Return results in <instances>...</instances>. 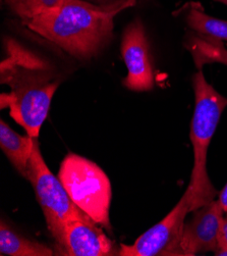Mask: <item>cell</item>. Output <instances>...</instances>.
Returning a JSON list of instances; mask_svg holds the SVG:
<instances>
[{"instance_id":"obj_3","label":"cell","mask_w":227,"mask_h":256,"mask_svg":"<svg viewBox=\"0 0 227 256\" xmlns=\"http://www.w3.org/2000/svg\"><path fill=\"white\" fill-rule=\"evenodd\" d=\"M193 87L195 110L191 124V141L194 148V168L188 188L192 190L198 210L218 195L207 172V152L221 114L227 108V98L207 82L202 70L194 74Z\"/></svg>"},{"instance_id":"obj_10","label":"cell","mask_w":227,"mask_h":256,"mask_svg":"<svg viewBox=\"0 0 227 256\" xmlns=\"http://www.w3.org/2000/svg\"><path fill=\"white\" fill-rule=\"evenodd\" d=\"M34 139L28 134L27 136L17 134L3 120H0V147L15 170L27 180L29 178Z\"/></svg>"},{"instance_id":"obj_13","label":"cell","mask_w":227,"mask_h":256,"mask_svg":"<svg viewBox=\"0 0 227 256\" xmlns=\"http://www.w3.org/2000/svg\"><path fill=\"white\" fill-rule=\"evenodd\" d=\"M186 20L189 27L197 34L227 41V20L208 16L196 6L190 8Z\"/></svg>"},{"instance_id":"obj_12","label":"cell","mask_w":227,"mask_h":256,"mask_svg":"<svg viewBox=\"0 0 227 256\" xmlns=\"http://www.w3.org/2000/svg\"><path fill=\"white\" fill-rule=\"evenodd\" d=\"M186 46L192 54L198 70H202L205 64L214 62L227 66V49L223 46L221 40L196 33L189 36Z\"/></svg>"},{"instance_id":"obj_2","label":"cell","mask_w":227,"mask_h":256,"mask_svg":"<svg viewBox=\"0 0 227 256\" xmlns=\"http://www.w3.org/2000/svg\"><path fill=\"white\" fill-rule=\"evenodd\" d=\"M136 2L117 0L113 4H93L82 0H67L60 8L23 24L74 58L89 60L112 39L114 18Z\"/></svg>"},{"instance_id":"obj_16","label":"cell","mask_w":227,"mask_h":256,"mask_svg":"<svg viewBox=\"0 0 227 256\" xmlns=\"http://www.w3.org/2000/svg\"><path fill=\"white\" fill-rule=\"evenodd\" d=\"M218 197H219L218 201L220 203V206L225 214V212H227V183L224 186V188L222 189V191L219 193Z\"/></svg>"},{"instance_id":"obj_7","label":"cell","mask_w":227,"mask_h":256,"mask_svg":"<svg viewBox=\"0 0 227 256\" xmlns=\"http://www.w3.org/2000/svg\"><path fill=\"white\" fill-rule=\"evenodd\" d=\"M121 56L128 68L123 86L136 92H148L154 88V70L150 46L141 20H135L123 32Z\"/></svg>"},{"instance_id":"obj_14","label":"cell","mask_w":227,"mask_h":256,"mask_svg":"<svg viewBox=\"0 0 227 256\" xmlns=\"http://www.w3.org/2000/svg\"><path fill=\"white\" fill-rule=\"evenodd\" d=\"M67 0H4L9 10L21 18L22 22L49 10L63 6Z\"/></svg>"},{"instance_id":"obj_9","label":"cell","mask_w":227,"mask_h":256,"mask_svg":"<svg viewBox=\"0 0 227 256\" xmlns=\"http://www.w3.org/2000/svg\"><path fill=\"white\" fill-rule=\"evenodd\" d=\"M97 224L94 220H84L67 222L58 247L60 253L69 256H110L118 253L115 243Z\"/></svg>"},{"instance_id":"obj_18","label":"cell","mask_w":227,"mask_h":256,"mask_svg":"<svg viewBox=\"0 0 227 256\" xmlns=\"http://www.w3.org/2000/svg\"><path fill=\"white\" fill-rule=\"evenodd\" d=\"M215 2H221L225 6H227V0H215Z\"/></svg>"},{"instance_id":"obj_1","label":"cell","mask_w":227,"mask_h":256,"mask_svg":"<svg viewBox=\"0 0 227 256\" xmlns=\"http://www.w3.org/2000/svg\"><path fill=\"white\" fill-rule=\"evenodd\" d=\"M6 56L0 64V81L10 92L0 97L1 110L8 108L10 116L27 134L38 138L53 96L61 84L60 74L51 62L17 40H5Z\"/></svg>"},{"instance_id":"obj_15","label":"cell","mask_w":227,"mask_h":256,"mask_svg":"<svg viewBox=\"0 0 227 256\" xmlns=\"http://www.w3.org/2000/svg\"><path fill=\"white\" fill-rule=\"evenodd\" d=\"M221 228H220V235H219V247L227 246V212L224 214ZM218 247V248H219Z\"/></svg>"},{"instance_id":"obj_17","label":"cell","mask_w":227,"mask_h":256,"mask_svg":"<svg viewBox=\"0 0 227 256\" xmlns=\"http://www.w3.org/2000/svg\"><path fill=\"white\" fill-rule=\"evenodd\" d=\"M91 2H95L99 4H107L110 0H91Z\"/></svg>"},{"instance_id":"obj_6","label":"cell","mask_w":227,"mask_h":256,"mask_svg":"<svg viewBox=\"0 0 227 256\" xmlns=\"http://www.w3.org/2000/svg\"><path fill=\"white\" fill-rule=\"evenodd\" d=\"M197 210L192 190L188 188L173 210L150 228L133 245L120 244V256H182L181 242L188 214Z\"/></svg>"},{"instance_id":"obj_4","label":"cell","mask_w":227,"mask_h":256,"mask_svg":"<svg viewBox=\"0 0 227 256\" xmlns=\"http://www.w3.org/2000/svg\"><path fill=\"white\" fill-rule=\"evenodd\" d=\"M58 178L75 206L111 232L109 210L112 189L104 170L95 162L69 153L61 162Z\"/></svg>"},{"instance_id":"obj_8","label":"cell","mask_w":227,"mask_h":256,"mask_svg":"<svg viewBox=\"0 0 227 256\" xmlns=\"http://www.w3.org/2000/svg\"><path fill=\"white\" fill-rule=\"evenodd\" d=\"M194 214L184 228L181 242L182 256L215 253L219 247L220 228L224 216L219 201L213 200L195 210Z\"/></svg>"},{"instance_id":"obj_5","label":"cell","mask_w":227,"mask_h":256,"mask_svg":"<svg viewBox=\"0 0 227 256\" xmlns=\"http://www.w3.org/2000/svg\"><path fill=\"white\" fill-rule=\"evenodd\" d=\"M28 181L31 182L35 190L47 228L54 238L57 247L62 242L64 228L67 222L77 220H93L75 206L58 176L56 178L49 170L42 156L38 138L34 139Z\"/></svg>"},{"instance_id":"obj_11","label":"cell","mask_w":227,"mask_h":256,"mask_svg":"<svg viewBox=\"0 0 227 256\" xmlns=\"http://www.w3.org/2000/svg\"><path fill=\"white\" fill-rule=\"evenodd\" d=\"M0 253L9 256H51L48 246L17 234L5 222H0Z\"/></svg>"}]
</instances>
